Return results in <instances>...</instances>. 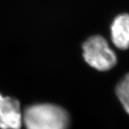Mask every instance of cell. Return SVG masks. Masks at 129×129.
I'll list each match as a JSON object with an SVG mask.
<instances>
[{
    "mask_svg": "<svg viewBox=\"0 0 129 129\" xmlns=\"http://www.w3.org/2000/svg\"><path fill=\"white\" fill-rule=\"evenodd\" d=\"M115 94L129 115V73L125 75L115 87Z\"/></svg>",
    "mask_w": 129,
    "mask_h": 129,
    "instance_id": "5",
    "label": "cell"
},
{
    "mask_svg": "<svg viewBox=\"0 0 129 129\" xmlns=\"http://www.w3.org/2000/svg\"><path fill=\"white\" fill-rule=\"evenodd\" d=\"M22 122L27 129H68L70 120L63 108L50 103H40L24 110Z\"/></svg>",
    "mask_w": 129,
    "mask_h": 129,
    "instance_id": "1",
    "label": "cell"
},
{
    "mask_svg": "<svg viewBox=\"0 0 129 129\" xmlns=\"http://www.w3.org/2000/svg\"><path fill=\"white\" fill-rule=\"evenodd\" d=\"M111 40L119 50H125L129 47V14L118 15L111 27Z\"/></svg>",
    "mask_w": 129,
    "mask_h": 129,
    "instance_id": "4",
    "label": "cell"
},
{
    "mask_svg": "<svg viewBox=\"0 0 129 129\" xmlns=\"http://www.w3.org/2000/svg\"><path fill=\"white\" fill-rule=\"evenodd\" d=\"M22 124V113L19 102L0 93V128L20 129Z\"/></svg>",
    "mask_w": 129,
    "mask_h": 129,
    "instance_id": "3",
    "label": "cell"
},
{
    "mask_svg": "<svg viewBox=\"0 0 129 129\" xmlns=\"http://www.w3.org/2000/svg\"><path fill=\"white\" fill-rule=\"evenodd\" d=\"M85 61L98 71H108L117 63L116 55L108 42L101 35L89 37L83 45Z\"/></svg>",
    "mask_w": 129,
    "mask_h": 129,
    "instance_id": "2",
    "label": "cell"
}]
</instances>
